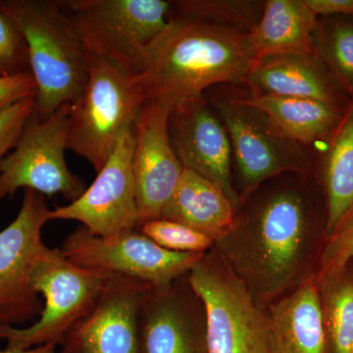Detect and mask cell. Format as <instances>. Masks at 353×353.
<instances>
[{"instance_id": "1", "label": "cell", "mask_w": 353, "mask_h": 353, "mask_svg": "<svg viewBox=\"0 0 353 353\" xmlns=\"http://www.w3.org/2000/svg\"><path fill=\"white\" fill-rule=\"evenodd\" d=\"M309 174L285 173L241 202L233 226L215 250L260 303H271L309 276L318 230Z\"/></svg>"}, {"instance_id": "2", "label": "cell", "mask_w": 353, "mask_h": 353, "mask_svg": "<svg viewBox=\"0 0 353 353\" xmlns=\"http://www.w3.org/2000/svg\"><path fill=\"white\" fill-rule=\"evenodd\" d=\"M152 51L145 68L132 77L143 101L175 106L203 97L221 83H245L256 61L248 32L180 12Z\"/></svg>"}, {"instance_id": "3", "label": "cell", "mask_w": 353, "mask_h": 353, "mask_svg": "<svg viewBox=\"0 0 353 353\" xmlns=\"http://www.w3.org/2000/svg\"><path fill=\"white\" fill-rule=\"evenodd\" d=\"M0 11L19 27L37 83L34 113L41 119L83 94L90 54L77 34L63 1L0 0Z\"/></svg>"}, {"instance_id": "4", "label": "cell", "mask_w": 353, "mask_h": 353, "mask_svg": "<svg viewBox=\"0 0 353 353\" xmlns=\"http://www.w3.org/2000/svg\"><path fill=\"white\" fill-rule=\"evenodd\" d=\"M63 4L88 52L132 77L145 68L176 15L175 1L166 0H66Z\"/></svg>"}, {"instance_id": "5", "label": "cell", "mask_w": 353, "mask_h": 353, "mask_svg": "<svg viewBox=\"0 0 353 353\" xmlns=\"http://www.w3.org/2000/svg\"><path fill=\"white\" fill-rule=\"evenodd\" d=\"M203 304L208 353H272L270 318L213 248L187 275Z\"/></svg>"}, {"instance_id": "6", "label": "cell", "mask_w": 353, "mask_h": 353, "mask_svg": "<svg viewBox=\"0 0 353 353\" xmlns=\"http://www.w3.org/2000/svg\"><path fill=\"white\" fill-rule=\"evenodd\" d=\"M111 276L71 263L60 248L44 245L32 269V287L44 299L41 315L31 326L0 327L6 348L25 350L61 343L92 310Z\"/></svg>"}, {"instance_id": "7", "label": "cell", "mask_w": 353, "mask_h": 353, "mask_svg": "<svg viewBox=\"0 0 353 353\" xmlns=\"http://www.w3.org/2000/svg\"><path fill=\"white\" fill-rule=\"evenodd\" d=\"M143 102L132 76L90 54L87 85L70 106L68 150L101 171Z\"/></svg>"}, {"instance_id": "8", "label": "cell", "mask_w": 353, "mask_h": 353, "mask_svg": "<svg viewBox=\"0 0 353 353\" xmlns=\"http://www.w3.org/2000/svg\"><path fill=\"white\" fill-rule=\"evenodd\" d=\"M226 128L241 204L263 183L285 173L309 174L308 148L290 139L263 111L239 99H208Z\"/></svg>"}, {"instance_id": "9", "label": "cell", "mask_w": 353, "mask_h": 353, "mask_svg": "<svg viewBox=\"0 0 353 353\" xmlns=\"http://www.w3.org/2000/svg\"><path fill=\"white\" fill-rule=\"evenodd\" d=\"M70 106L64 104L46 119L34 111L30 116L17 145L0 163V201L23 189L72 202L87 189L65 158Z\"/></svg>"}, {"instance_id": "10", "label": "cell", "mask_w": 353, "mask_h": 353, "mask_svg": "<svg viewBox=\"0 0 353 353\" xmlns=\"http://www.w3.org/2000/svg\"><path fill=\"white\" fill-rule=\"evenodd\" d=\"M60 250L81 268L136 279L158 290L187 276L204 254L165 250L139 229L99 236L83 226L68 234Z\"/></svg>"}, {"instance_id": "11", "label": "cell", "mask_w": 353, "mask_h": 353, "mask_svg": "<svg viewBox=\"0 0 353 353\" xmlns=\"http://www.w3.org/2000/svg\"><path fill=\"white\" fill-rule=\"evenodd\" d=\"M46 196L24 190L15 219L0 232V327L14 326L41 315L43 305L32 274L44 245L41 231L50 222Z\"/></svg>"}, {"instance_id": "12", "label": "cell", "mask_w": 353, "mask_h": 353, "mask_svg": "<svg viewBox=\"0 0 353 353\" xmlns=\"http://www.w3.org/2000/svg\"><path fill=\"white\" fill-rule=\"evenodd\" d=\"M134 128L121 134L112 154L97 178L76 201L50 211V221L81 223L99 236L139 229V211L132 174Z\"/></svg>"}, {"instance_id": "13", "label": "cell", "mask_w": 353, "mask_h": 353, "mask_svg": "<svg viewBox=\"0 0 353 353\" xmlns=\"http://www.w3.org/2000/svg\"><path fill=\"white\" fill-rule=\"evenodd\" d=\"M172 108L169 102L148 99L141 104L134 121L132 166L139 227L161 218L185 169L169 136Z\"/></svg>"}, {"instance_id": "14", "label": "cell", "mask_w": 353, "mask_h": 353, "mask_svg": "<svg viewBox=\"0 0 353 353\" xmlns=\"http://www.w3.org/2000/svg\"><path fill=\"white\" fill-rule=\"evenodd\" d=\"M172 146L183 168L217 185L238 210L241 199L234 185L229 134L205 97L179 102L168 120Z\"/></svg>"}, {"instance_id": "15", "label": "cell", "mask_w": 353, "mask_h": 353, "mask_svg": "<svg viewBox=\"0 0 353 353\" xmlns=\"http://www.w3.org/2000/svg\"><path fill=\"white\" fill-rule=\"evenodd\" d=\"M150 288L111 276L92 310L64 336L60 353H141L139 311Z\"/></svg>"}, {"instance_id": "16", "label": "cell", "mask_w": 353, "mask_h": 353, "mask_svg": "<svg viewBox=\"0 0 353 353\" xmlns=\"http://www.w3.org/2000/svg\"><path fill=\"white\" fill-rule=\"evenodd\" d=\"M141 353H208L205 312L187 276L150 288L139 316Z\"/></svg>"}, {"instance_id": "17", "label": "cell", "mask_w": 353, "mask_h": 353, "mask_svg": "<svg viewBox=\"0 0 353 353\" xmlns=\"http://www.w3.org/2000/svg\"><path fill=\"white\" fill-rule=\"evenodd\" d=\"M245 83L256 94L313 99L345 111L353 101L315 53L259 58Z\"/></svg>"}, {"instance_id": "18", "label": "cell", "mask_w": 353, "mask_h": 353, "mask_svg": "<svg viewBox=\"0 0 353 353\" xmlns=\"http://www.w3.org/2000/svg\"><path fill=\"white\" fill-rule=\"evenodd\" d=\"M272 353H329L315 273L269 303Z\"/></svg>"}, {"instance_id": "19", "label": "cell", "mask_w": 353, "mask_h": 353, "mask_svg": "<svg viewBox=\"0 0 353 353\" xmlns=\"http://www.w3.org/2000/svg\"><path fill=\"white\" fill-rule=\"evenodd\" d=\"M318 161L325 208L324 240L353 219V101Z\"/></svg>"}, {"instance_id": "20", "label": "cell", "mask_w": 353, "mask_h": 353, "mask_svg": "<svg viewBox=\"0 0 353 353\" xmlns=\"http://www.w3.org/2000/svg\"><path fill=\"white\" fill-rule=\"evenodd\" d=\"M317 22V16L303 0H268L259 22L248 32V43L256 59L312 54Z\"/></svg>"}, {"instance_id": "21", "label": "cell", "mask_w": 353, "mask_h": 353, "mask_svg": "<svg viewBox=\"0 0 353 353\" xmlns=\"http://www.w3.org/2000/svg\"><path fill=\"white\" fill-rule=\"evenodd\" d=\"M236 208L222 190L194 172L183 169L161 218L181 223L216 241L233 226Z\"/></svg>"}, {"instance_id": "22", "label": "cell", "mask_w": 353, "mask_h": 353, "mask_svg": "<svg viewBox=\"0 0 353 353\" xmlns=\"http://www.w3.org/2000/svg\"><path fill=\"white\" fill-rule=\"evenodd\" d=\"M239 99L263 111L290 139L308 148L326 143L347 111L313 99L256 92L248 99Z\"/></svg>"}, {"instance_id": "23", "label": "cell", "mask_w": 353, "mask_h": 353, "mask_svg": "<svg viewBox=\"0 0 353 353\" xmlns=\"http://www.w3.org/2000/svg\"><path fill=\"white\" fill-rule=\"evenodd\" d=\"M316 278L328 352L350 353L353 345V273L347 266Z\"/></svg>"}, {"instance_id": "24", "label": "cell", "mask_w": 353, "mask_h": 353, "mask_svg": "<svg viewBox=\"0 0 353 353\" xmlns=\"http://www.w3.org/2000/svg\"><path fill=\"white\" fill-rule=\"evenodd\" d=\"M313 48L353 97V15L318 17Z\"/></svg>"}, {"instance_id": "25", "label": "cell", "mask_w": 353, "mask_h": 353, "mask_svg": "<svg viewBox=\"0 0 353 353\" xmlns=\"http://www.w3.org/2000/svg\"><path fill=\"white\" fill-rule=\"evenodd\" d=\"M180 12L227 26L240 31L250 32L261 16L264 2L257 1H208L183 0L175 1Z\"/></svg>"}, {"instance_id": "26", "label": "cell", "mask_w": 353, "mask_h": 353, "mask_svg": "<svg viewBox=\"0 0 353 353\" xmlns=\"http://www.w3.org/2000/svg\"><path fill=\"white\" fill-rule=\"evenodd\" d=\"M139 230L157 245L170 252L205 253L215 245L214 241L206 234L163 218L148 221Z\"/></svg>"}, {"instance_id": "27", "label": "cell", "mask_w": 353, "mask_h": 353, "mask_svg": "<svg viewBox=\"0 0 353 353\" xmlns=\"http://www.w3.org/2000/svg\"><path fill=\"white\" fill-rule=\"evenodd\" d=\"M31 72L27 43L15 21L0 11V78Z\"/></svg>"}, {"instance_id": "28", "label": "cell", "mask_w": 353, "mask_h": 353, "mask_svg": "<svg viewBox=\"0 0 353 353\" xmlns=\"http://www.w3.org/2000/svg\"><path fill=\"white\" fill-rule=\"evenodd\" d=\"M353 261V219L334 236L325 240L320 253L317 277L331 275L347 268Z\"/></svg>"}, {"instance_id": "29", "label": "cell", "mask_w": 353, "mask_h": 353, "mask_svg": "<svg viewBox=\"0 0 353 353\" xmlns=\"http://www.w3.org/2000/svg\"><path fill=\"white\" fill-rule=\"evenodd\" d=\"M34 111V97H29L0 112V163L17 145Z\"/></svg>"}, {"instance_id": "30", "label": "cell", "mask_w": 353, "mask_h": 353, "mask_svg": "<svg viewBox=\"0 0 353 353\" xmlns=\"http://www.w3.org/2000/svg\"><path fill=\"white\" fill-rule=\"evenodd\" d=\"M37 83L31 72L0 78V112L23 99L34 97Z\"/></svg>"}, {"instance_id": "31", "label": "cell", "mask_w": 353, "mask_h": 353, "mask_svg": "<svg viewBox=\"0 0 353 353\" xmlns=\"http://www.w3.org/2000/svg\"><path fill=\"white\" fill-rule=\"evenodd\" d=\"M317 17L353 15V0H303Z\"/></svg>"}, {"instance_id": "32", "label": "cell", "mask_w": 353, "mask_h": 353, "mask_svg": "<svg viewBox=\"0 0 353 353\" xmlns=\"http://www.w3.org/2000/svg\"><path fill=\"white\" fill-rule=\"evenodd\" d=\"M57 345H46L25 350H14L6 348L4 350H0V353H60V352H57Z\"/></svg>"}, {"instance_id": "33", "label": "cell", "mask_w": 353, "mask_h": 353, "mask_svg": "<svg viewBox=\"0 0 353 353\" xmlns=\"http://www.w3.org/2000/svg\"><path fill=\"white\" fill-rule=\"evenodd\" d=\"M350 353H353V345H352V348H350Z\"/></svg>"}]
</instances>
